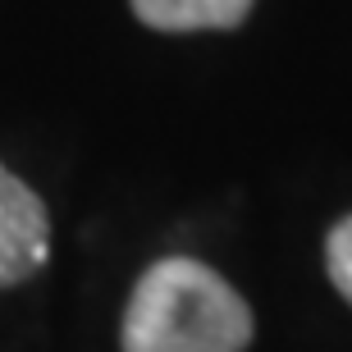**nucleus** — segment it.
I'll use <instances>...</instances> for the list:
<instances>
[{"mask_svg": "<svg viewBox=\"0 0 352 352\" xmlns=\"http://www.w3.org/2000/svg\"><path fill=\"white\" fill-rule=\"evenodd\" d=\"M325 265H329V279L339 288L343 298L352 302V215L339 220L329 229V243H325Z\"/></svg>", "mask_w": 352, "mask_h": 352, "instance_id": "nucleus-4", "label": "nucleus"}, {"mask_svg": "<svg viewBox=\"0 0 352 352\" xmlns=\"http://www.w3.org/2000/svg\"><path fill=\"white\" fill-rule=\"evenodd\" d=\"M252 0H133V14L160 32H201V28H238Z\"/></svg>", "mask_w": 352, "mask_h": 352, "instance_id": "nucleus-3", "label": "nucleus"}, {"mask_svg": "<svg viewBox=\"0 0 352 352\" xmlns=\"http://www.w3.org/2000/svg\"><path fill=\"white\" fill-rule=\"evenodd\" d=\"M51 256V220L41 197L0 165V288L23 284Z\"/></svg>", "mask_w": 352, "mask_h": 352, "instance_id": "nucleus-2", "label": "nucleus"}, {"mask_svg": "<svg viewBox=\"0 0 352 352\" xmlns=\"http://www.w3.org/2000/svg\"><path fill=\"white\" fill-rule=\"evenodd\" d=\"M248 343V302L192 256L156 261L124 311V352H243Z\"/></svg>", "mask_w": 352, "mask_h": 352, "instance_id": "nucleus-1", "label": "nucleus"}]
</instances>
